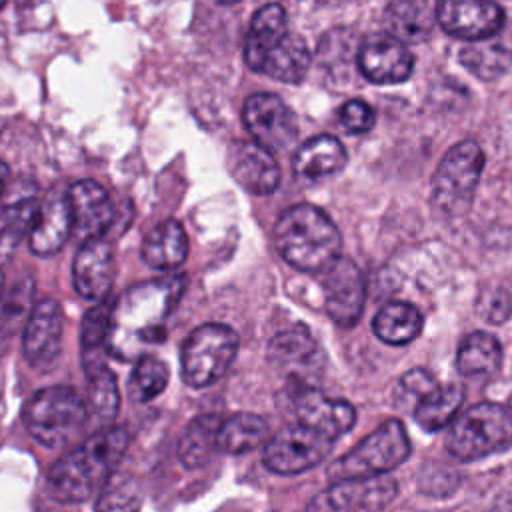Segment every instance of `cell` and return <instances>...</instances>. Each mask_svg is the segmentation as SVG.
Here are the masks:
<instances>
[{
  "mask_svg": "<svg viewBox=\"0 0 512 512\" xmlns=\"http://www.w3.org/2000/svg\"><path fill=\"white\" fill-rule=\"evenodd\" d=\"M6 180H8V166L0 160V196H2V192H4Z\"/></svg>",
  "mask_w": 512,
  "mask_h": 512,
  "instance_id": "obj_41",
  "label": "cell"
},
{
  "mask_svg": "<svg viewBox=\"0 0 512 512\" xmlns=\"http://www.w3.org/2000/svg\"><path fill=\"white\" fill-rule=\"evenodd\" d=\"M188 256V238L174 218L154 226L142 242V258L156 270H174Z\"/></svg>",
  "mask_w": 512,
  "mask_h": 512,
  "instance_id": "obj_25",
  "label": "cell"
},
{
  "mask_svg": "<svg viewBox=\"0 0 512 512\" xmlns=\"http://www.w3.org/2000/svg\"><path fill=\"white\" fill-rule=\"evenodd\" d=\"M400 386H402V390H406L408 394L416 396V400H420V398L428 396L432 390H436L440 384L436 382V378H434L428 370H424V368H414V370H410V372H406V374L402 376Z\"/></svg>",
  "mask_w": 512,
  "mask_h": 512,
  "instance_id": "obj_40",
  "label": "cell"
},
{
  "mask_svg": "<svg viewBox=\"0 0 512 512\" xmlns=\"http://www.w3.org/2000/svg\"><path fill=\"white\" fill-rule=\"evenodd\" d=\"M40 202L36 198H20L0 206V264L8 262L24 238L36 224Z\"/></svg>",
  "mask_w": 512,
  "mask_h": 512,
  "instance_id": "obj_28",
  "label": "cell"
},
{
  "mask_svg": "<svg viewBox=\"0 0 512 512\" xmlns=\"http://www.w3.org/2000/svg\"><path fill=\"white\" fill-rule=\"evenodd\" d=\"M222 420L216 414L196 416L184 430L178 442V456L186 468L204 466L212 452L218 448V430Z\"/></svg>",
  "mask_w": 512,
  "mask_h": 512,
  "instance_id": "obj_30",
  "label": "cell"
},
{
  "mask_svg": "<svg viewBox=\"0 0 512 512\" xmlns=\"http://www.w3.org/2000/svg\"><path fill=\"white\" fill-rule=\"evenodd\" d=\"M140 494L132 480L128 478H110V482L102 488L96 512H138Z\"/></svg>",
  "mask_w": 512,
  "mask_h": 512,
  "instance_id": "obj_38",
  "label": "cell"
},
{
  "mask_svg": "<svg viewBox=\"0 0 512 512\" xmlns=\"http://www.w3.org/2000/svg\"><path fill=\"white\" fill-rule=\"evenodd\" d=\"M238 352V334L226 326L208 322L190 332L182 346V380L192 388H204L220 380Z\"/></svg>",
  "mask_w": 512,
  "mask_h": 512,
  "instance_id": "obj_7",
  "label": "cell"
},
{
  "mask_svg": "<svg viewBox=\"0 0 512 512\" xmlns=\"http://www.w3.org/2000/svg\"><path fill=\"white\" fill-rule=\"evenodd\" d=\"M62 334L64 312L60 302L54 298H44L34 304L22 332V350L26 362L38 372H48L60 356Z\"/></svg>",
  "mask_w": 512,
  "mask_h": 512,
  "instance_id": "obj_13",
  "label": "cell"
},
{
  "mask_svg": "<svg viewBox=\"0 0 512 512\" xmlns=\"http://www.w3.org/2000/svg\"><path fill=\"white\" fill-rule=\"evenodd\" d=\"M310 62L312 56L306 46V40L294 32H288L264 56L260 74H266L280 82H300L306 76Z\"/></svg>",
  "mask_w": 512,
  "mask_h": 512,
  "instance_id": "obj_26",
  "label": "cell"
},
{
  "mask_svg": "<svg viewBox=\"0 0 512 512\" xmlns=\"http://www.w3.org/2000/svg\"><path fill=\"white\" fill-rule=\"evenodd\" d=\"M268 436V422L250 412H240L222 422L218 430V450L226 454H244L260 446Z\"/></svg>",
  "mask_w": 512,
  "mask_h": 512,
  "instance_id": "obj_31",
  "label": "cell"
},
{
  "mask_svg": "<svg viewBox=\"0 0 512 512\" xmlns=\"http://www.w3.org/2000/svg\"><path fill=\"white\" fill-rule=\"evenodd\" d=\"M4 276H2V272H0V296H2V292H4Z\"/></svg>",
  "mask_w": 512,
  "mask_h": 512,
  "instance_id": "obj_43",
  "label": "cell"
},
{
  "mask_svg": "<svg viewBox=\"0 0 512 512\" xmlns=\"http://www.w3.org/2000/svg\"><path fill=\"white\" fill-rule=\"evenodd\" d=\"M410 454V440L400 420L390 418L368 434L350 452L330 464L328 476L334 482L384 476Z\"/></svg>",
  "mask_w": 512,
  "mask_h": 512,
  "instance_id": "obj_6",
  "label": "cell"
},
{
  "mask_svg": "<svg viewBox=\"0 0 512 512\" xmlns=\"http://www.w3.org/2000/svg\"><path fill=\"white\" fill-rule=\"evenodd\" d=\"M278 254L296 270L306 274L324 272L340 258L342 238L332 218L312 206L288 208L274 226Z\"/></svg>",
  "mask_w": 512,
  "mask_h": 512,
  "instance_id": "obj_3",
  "label": "cell"
},
{
  "mask_svg": "<svg viewBox=\"0 0 512 512\" xmlns=\"http://www.w3.org/2000/svg\"><path fill=\"white\" fill-rule=\"evenodd\" d=\"M270 364L292 382L308 384V378L322 370V350L304 324L278 332L268 346Z\"/></svg>",
  "mask_w": 512,
  "mask_h": 512,
  "instance_id": "obj_15",
  "label": "cell"
},
{
  "mask_svg": "<svg viewBox=\"0 0 512 512\" xmlns=\"http://www.w3.org/2000/svg\"><path fill=\"white\" fill-rule=\"evenodd\" d=\"M332 442L324 434L294 422L264 444L262 462L276 474H298L320 464L332 450Z\"/></svg>",
  "mask_w": 512,
  "mask_h": 512,
  "instance_id": "obj_9",
  "label": "cell"
},
{
  "mask_svg": "<svg viewBox=\"0 0 512 512\" xmlns=\"http://www.w3.org/2000/svg\"><path fill=\"white\" fill-rule=\"evenodd\" d=\"M286 10L280 4H266L252 16L246 42H244V62L250 70L260 72L264 56L288 34Z\"/></svg>",
  "mask_w": 512,
  "mask_h": 512,
  "instance_id": "obj_23",
  "label": "cell"
},
{
  "mask_svg": "<svg viewBox=\"0 0 512 512\" xmlns=\"http://www.w3.org/2000/svg\"><path fill=\"white\" fill-rule=\"evenodd\" d=\"M348 154L342 142L330 134H320L306 140L294 154V174L304 180H318L340 172L346 166Z\"/></svg>",
  "mask_w": 512,
  "mask_h": 512,
  "instance_id": "obj_24",
  "label": "cell"
},
{
  "mask_svg": "<svg viewBox=\"0 0 512 512\" xmlns=\"http://www.w3.org/2000/svg\"><path fill=\"white\" fill-rule=\"evenodd\" d=\"M88 378V408L90 412L102 420L112 422L120 408V392L116 384V376L108 366L86 374Z\"/></svg>",
  "mask_w": 512,
  "mask_h": 512,
  "instance_id": "obj_36",
  "label": "cell"
},
{
  "mask_svg": "<svg viewBox=\"0 0 512 512\" xmlns=\"http://www.w3.org/2000/svg\"><path fill=\"white\" fill-rule=\"evenodd\" d=\"M496 506H498L500 512H512V494L506 496V498H502Z\"/></svg>",
  "mask_w": 512,
  "mask_h": 512,
  "instance_id": "obj_42",
  "label": "cell"
},
{
  "mask_svg": "<svg viewBox=\"0 0 512 512\" xmlns=\"http://www.w3.org/2000/svg\"><path fill=\"white\" fill-rule=\"evenodd\" d=\"M168 366L152 354H144L136 360L130 378H128V394L134 402H150L164 392L168 386Z\"/></svg>",
  "mask_w": 512,
  "mask_h": 512,
  "instance_id": "obj_35",
  "label": "cell"
},
{
  "mask_svg": "<svg viewBox=\"0 0 512 512\" xmlns=\"http://www.w3.org/2000/svg\"><path fill=\"white\" fill-rule=\"evenodd\" d=\"M242 120L258 146L268 152L288 148L298 136V122L290 106L276 94L258 92L246 98Z\"/></svg>",
  "mask_w": 512,
  "mask_h": 512,
  "instance_id": "obj_11",
  "label": "cell"
},
{
  "mask_svg": "<svg viewBox=\"0 0 512 512\" xmlns=\"http://www.w3.org/2000/svg\"><path fill=\"white\" fill-rule=\"evenodd\" d=\"M484 168V152L472 140L454 144L432 176V204L456 216L468 210Z\"/></svg>",
  "mask_w": 512,
  "mask_h": 512,
  "instance_id": "obj_8",
  "label": "cell"
},
{
  "mask_svg": "<svg viewBox=\"0 0 512 512\" xmlns=\"http://www.w3.org/2000/svg\"><path fill=\"white\" fill-rule=\"evenodd\" d=\"M70 234L72 214L68 194L54 190L44 198V202H40V212L28 238L30 250L38 256H50L66 244Z\"/></svg>",
  "mask_w": 512,
  "mask_h": 512,
  "instance_id": "obj_21",
  "label": "cell"
},
{
  "mask_svg": "<svg viewBox=\"0 0 512 512\" xmlns=\"http://www.w3.org/2000/svg\"><path fill=\"white\" fill-rule=\"evenodd\" d=\"M76 292L86 300L102 302L114 282V248L106 238L80 246L72 264Z\"/></svg>",
  "mask_w": 512,
  "mask_h": 512,
  "instance_id": "obj_20",
  "label": "cell"
},
{
  "mask_svg": "<svg viewBox=\"0 0 512 512\" xmlns=\"http://www.w3.org/2000/svg\"><path fill=\"white\" fill-rule=\"evenodd\" d=\"M460 60L474 76L494 80L512 66V52L502 46H470L460 52Z\"/></svg>",
  "mask_w": 512,
  "mask_h": 512,
  "instance_id": "obj_37",
  "label": "cell"
},
{
  "mask_svg": "<svg viewBox=\"0 0 512 512\" xmlns=\"http://www.w3.org/2000/svg\"><path fill=\"white\" fill-rule=\"evenodd\" d=\"M384 22L388 34L396 40L424 42L432 36L436 26V4L424 0H396L384 8Z\"/></svg>",
  "mask_w": 512,
  "mask_h": 512,
  "instance_id": "obj_22",
  "label": "cell"
},
{
  "mask_svg": "<svg viewBox=\"0 0 512 512\" xmlns=\"http://www.w3.org/2000/svg\"><path fill=\"white\" fill-rule=\"evenodd\" d=\"M358 68L374 84H398L412 74L414 56L406 44L388 32H376L362 40Z\"/></svg>",
  "mask_w": 512,
  "mask_h": 512,
  "instance_id": "obj_16",
  "label": "cell"
},
{
  "mask_svg": "<svg viewBox=\"0 0 512 512\" xmlns=\"http://www.w3.org/2000/svg\"><path fill=\"white\" fill-rule=\"evenodd\" d=\"M182 290L180 276L146 280L128 288L112 304L108 352L118 360H138L144 348L160 344Z\"/></svg>",
  "mask_w": 512,
  "mask_h": 512,
  "instance_id": "obj_1",
  "label": "cell"
},
{
  "mask_svg": "<svg viewBox=\"0 0 512 512\" xmlns=\"http://www.w3.org/2000/svg\"><path fill=\"white\" fill-rule=\"evenodd\" d=\"M338 120L346 132L362 134L374 126V110L362 100H348L338 110Z\"/></svg>",
  "mask_w": 512,
  "mask_h": 512,
  "instance_id": "obj_39",
  "label": "cell"
},
{
  "mask_svg": "<svg viewBox=\"0 0 512 512\" xmlns=\"http://www.w3.org/2000/svg\"><path fill=\"white\" fill-rule=\"evenodd\" d=\"M228 168L232 178L250 194H272L280 184V166L272 152L254 140H238L228 150Z\"/></svg>",
  "mask_w": 512,
  "mask_h": 512,
  "instance_id": "obj_19",
  "label": "cell"
},
{
  "mask_svg": "<svg viewBox=\"0 0 512 512\" xmlns=\"http://www.w3.org/2000/svg\"><path fill=\"white\" fill-rule=\"evenodd\" d=\"M398 492V484L390 476L340 480L318 492L304 512H380Z\"/></svg>",
  "mask_w": 512,
  "mask_h": 512,
  "instance_id": "obj_10",
  "label": "cell"
},
{
  "mask_svg": "<svg viewBox=\"0 0 512 512\" xmlns=\"http://www.w3.org/2000/svg\"><path fill=\"white\" fill-rule=\"evenodd\" d=\"M464 400V388L460 384H446L420 398L414 408V420L428 432L444 428L456 418V412Z\"/></svg>",
  "mask_w": 512,
  "mask_h": 512,
  "instance_id": "obj_32",
  "label": "cell"
},
{
  "mask_svg": "<svg viewBox=\"0 0 512 512\" xmlns=\"http://www.w3.org/2000/svg\"><path fill=\"white\" fill-rule=\"evenodd\" d=\"M34 284L30 278L18 280L8 292L0 296V358L10 344V338L26 324L30 316Z\"/></svg>",
  "mask_w": 512,
  "mask_h": 512,
  "instance_id": "obj_34",
  "label": "cell"
},
{
  "mask_svg": "<svg viewBox=\"0 0 512 512\" xmlns=\"http://www.w3.org/2000/svg\"><path fill=\"white\" fill-rule=\"evenodd\" d=\"M322 274L328 316L342 328L354 326L362 316L366 300V282L362 270L350 258L340 256Z\"/></svg>",
  "mask_w": 512,
  "mask_h": 512,
  "instance_id": "obj_14",
  "label": "cell"
},
{
  "mask_svg": "<svg viewBox=\"0 0 512 512\" xmlns=\"http://www.w3.org/2000/svg\"><path fill=\"white\" fill-rule=\"evenodd\" d=\"M512 444V410L480 402L460 412L448 428L446 450L458 460H478Z\"/></svg>",
  "mask_w": 512,
  "mask_h": 512,
  "instance_id": "obj_5",
  "label": "cell"
},
{
  "mask_svg": "<svg viewBox=\"0 0 512 512\" xmlns=\"http://www.w3.org/2000/svg\"><path fill=\"white\" fill-rule=\"evenodd\" d=\"M374 334L392 346L412 342L422 330V314L408 302H390L372 320Z\"/></svg>",
  "mask_w": 512,
  "mask_h": 512,
  "instance_id": "obj_29",
  "label": "cell"
},
{
  "mask_svg": "<svg viewBox=\"0 0 512 512\" xmlns=\"http://www.w3.org/2000/svg\"><path fill=\"white\" fill-rule=\"evenodd\" d=\"M110 316H112V302L108 300L98 302L84 314L82 328H80V350H82V364L86 374L106 366V356L110 354L108 352Z\"/></svg>",
  "mask_w": 512,
  "mask_h": 512,
  "instance_id": "obj_27",
  "label": "cell"
},
{
  "mask_svg": "<svg viewBox=\"0 0 512 512\" xmlns=\"http://www.w3.org/2000/svg\"><path fill=\"white\" fill-rule=\"evenodd\" d=\"M288 400L298 424H304L330 440L346 434L356 422V410L352 404L328 398L310 384L292 382Z\"/></svg>",
  "mask_w": 512,
  "mask_h": 512,
  "instance_id": "obj_12",
  "label": "cell"
},
{
  "mask_svg": "<svg viewBox=\"0 0 512 512\" xmlns=\"http://www.w3.org/2000/svg\"><path fill=\"white\" fill-rule=\"evenodd\" d=\"M28 434L46 448H62L74 440L88 420L86 402L68 386L38 390L24 406Z\"/></svg>",
  "mask_w": 512,
  "mask_h": 512,
  "instance_id": "obj_4",
  "label": "cell"
},
{
  "mask_svg": "<svg viewBox=\"0 0 512 512\" xmlns=\"http://www.w3.org/2000/svg\"><path fill=\"white\" fill-rule=\"evenodd\" d=\"M504 10L494 2L444 0L436 4V22L444 32L464 40H484L504 26Z\"/></svg>",
  "mask_w": 512,
  "mask_h": 512,
  "instance_id": "obj_18",
  "label": "cell"
},
{
  "mask_svg": "<svg viewBox=\"0 0 512 512\" xmlns=\"http://www.w3.org/2000/svg\"><path fill=\"white\" fill-rule=\"evenodd\" d=\"M126 428L106 426L60 458L50 470V486L60 500L84 502L110 482L128 448Z\"/></svg>",
  "mask_w": 512,
  "mask_h": 512,
  "instance_id": "obj_2",
  "label": "cell"
},
{
  "mask_svg": "<svg viewBox=\"0 0 512 512\" xmlns=\"http://www.w3.org/2000/svg\"><path fill=\"white\" fill-rule=\"evenodd\" d=\"M502 362L500 342L486 332L468 334L456 354V368L466 376L492 374Z\"/></svg>",
  "mask_w": 512,
  "mask_h": 512,
  "instance_id": "obj_33",
  "label": "cell"
},
{
  "mask_svg": "<svg viewBox=\"0 0 512 512\" xmlns=\"http://www.w3.org/2000/svg\"><path fill=\"white\" fill-rule=\"evenodd\" d=\"M66 194L72 214V236L82 240V244L104 238L116 220V208L108 192L96 180H80Z\"/></svg>",
  "mask_w": 512,
  "mask_h": 512,
  "instance_id": "obj_17",
  "label": "cell"
}]
</instances>
